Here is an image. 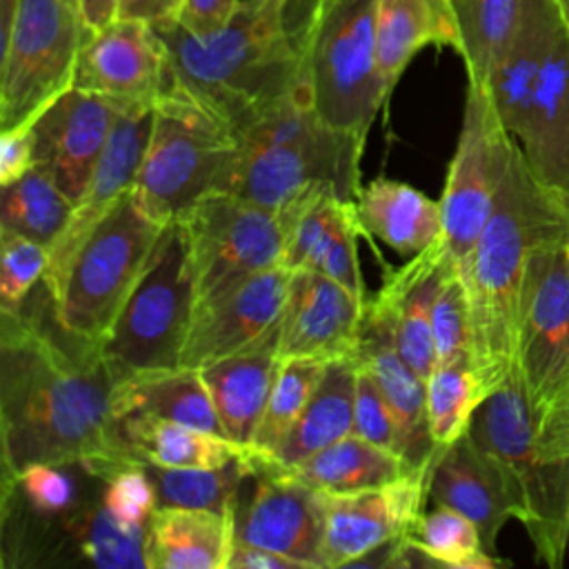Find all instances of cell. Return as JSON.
I'll return each instance as SVG.
<instances>
[{
	"label": "cell",
	"mask_w": 569,
	"mask_h": 569,
	"mask_svg": "<svg viewBox=\"0 0 569 569\" xmlns=\"http://www.w3.org/2000/svg\"><path fill=\"white\" fill-rule=\"evenodd\" d=\"M431 331L436 347V367L467 360L471 356L469 296L462 271L449 260L433 300Z\"/></svg>",
	"instance_id": "obj_41"
},
{
	"label": "cell",
	"mask_w": 569,
	"mask_h": 569,
	"mask_svg": "<svg viewBox=\"0 0 569 569\" xmlns=\"http://www.w3.org/2000/svg\"><path fill=\"white\" fill-rule=\"evenodd\" d=\"M120 436L131 453L158 467H189V469H218L242 458L251 451L233 440L189 427L182 422L160 420L151 416H124L118 420Z\"/></svg>",
	"instance_id": "obj_34"
},
{
	"label": "cell",
	"mask_w": 569,
	"mask_h": 569,
	"mask_svg": "<svg viewBox=\"0 0 569 569\" xmlns=\"http://www.w3.org/2000/svg\"><path fill=\"white\" fill-rule=\"evenodd\" d=\"M238 7L240 0H182L173 20L191 33H211L224 27Z\"/></svg>",
	"instance_id": "obj_47"
},
{
	"label": "cell",
	"mask_w": 569,
	"mask_h": 569,
	"mask_svg": "<svg viewBox=\"0 0 569 569\" xmlns=\"http://www.w3.org/2000/svg\"><path fill=\"white\" fill-rule=\"evenodd\" d=\"M113 411L118 420L151 416L224 436L200 369L173 367L127 376L113 385Z\"/></svg>",
	"instance_id": "obj_31"
},
{
	"label": "cell",
	"mask_w": 569,
	"mask_h": 569,
	"mask_svg": "<svg viewBox=\"0 0 569 569\" xmlns=\"http://www.w3.org/2000/svg\"><path fill=\"white\" fill-rule=\"evenodd\" d=\"M302 4L305 0L240 2L233 18L211 33H191L176 20L153 27L169 49L178 84L240 133L273 107L311 96Z\"/></svg>",
	"instance_id": "obj_2"
},
{
	"label": "cell",
	"mask_w": 569,
	"mask_h": 569,
	"mask_svg": "<svg viewBox=\"0 0 569 569\" xmlns=\"http://www.w3.org/2000/svg\"><path fill=\"white\" fill-rule=\"evenodd\" d=\"M36 167L31 127L0 131V187L9 184Z\"/></svg>",
	"instance_id": "obj_46"
},
{
	"label": "cell",
	"mask_w": 569,
	"mask_h": 569,
	"mask_svg": "<svg viewBox=\"0 0 569 569\" xmlns=\"http://www.w3.org/2000/svg\"><path fill=\"white\" fill-rule=\"evenodd\" d=\"M67 2H71L73 7H78V4H80V0H67Z\"/></svg>",
	"instance_id": "obj_54"
},
{
	"label": "cell",
	"mask_w": 569,
	"mask_h": 569,
	"mask_svg": "<svg viewBox=\"0 0 569 569\" xmlns=\"http://www.w3.org/2000/svg\"><path fill=\"white\" fill-rule=\"evenodd\" d=\"M238 142L240 133L173 78L153 107L133 193L156 218L171 222L198 198L224 189Z\"/></svg>",
	"instance_id": "obj_8"
},
{
	"label": "cell",
	"mask_w": 569,
	"mask_h": 569,
	"mask_svg": "<svg viewBox=\"0 0 569 569\" xmlns=\"http://www.w3.org/2000/svg\"><path fill=\"white\" fill-rule=\"evenodd\" d=\"M558 7H560V13H562V20L567 24V31H569V0H556Z\"/></svg>",
	"instance_id": "obj_52"
},
{
	"label": "cell",
	"mask_w": 569,
	"mask_h": 569,
	"mask_svg": "<svg viewBox=\"0 0 569 569\" xmlns=\"http://www.w3.org/2000/svg\"><path fill=\"white\" fill-rule=\"evenodd\" d=\"M291 269L273 267L196 302L180 367L202 369L269 336L287 300Z\"/></svg>",
	"instance_id": "obj_15"
},
{
	"label": "cell",
	"mask_w": 569,
	"mask_h": 569,
	"mask_svg": "<svg viewBox=\"0 0 569 569\" xmlns=\"http://www.w3.org/2000/svg\"><path fill=\"white\" fill-rule=\"evenodd\" d=\"M556 13V0H522L516 33L487 84L500 122L516 140L522 138L527 127L533 87L547 56Z\"/></svg>",
	"instance_id": "obj_28"
},
{
	"label": "cell",
	"mask_w": 569,
	"mask_h": 569,
	"mask_svg": "<svg viewBox=\"0 0 569 569\" xmlns=\"http://www.w3.org/2000/svg\"><path fill=\"white\" fill-rule=\"evenodd\" d=\"M153 127V107L120 109L91 182L73 204L60 236L49 247L44 291L53 298L62 284L67 267L87 236L109 216V211L131 191Z\"/></svg>",
	"instance_id": "obj_17"
},
{
	"label": "cell",
	"mask_w": 569,
	"mask_h": 569,
	"mask_svg": "<svg viewBox=\"0 0 569 569\" xmlns=\"http://www.w3.org/2000/svg\"><path fill=\"white\" fill-rule=\"evenodd\" d=\"M429 44L460 53L462 40L451 0H380L376 60L389 96L416 53Z\"/></svg>",
	"instance_id": "obj_29"
},
{
	"label": "cell",
	"mask_w": 569,
	"mask_h": 569,
	"mask_svg": "<svg viewBox=\"0 0 569 569\" xmlns=\"http://www.w3.org/2000/svg\"><path fill=\"white\" fill-rule=\"evenodd\" d=\"M113 385L96 347H69L24 307L0 311V480L42 462H87L107 480L138 462L120 436Z\"/></svg>",
	"instance_id": "obj_1"
},
{
	"label": "cell",
	"mask_w": 569,
	"mask_h": 569,
	"mask_svg": "<svg viewBox=\"0 0 569 569\" xmlns=\"http://www.w3.org/2000/svg\"><path fill=\"white\" fill-rule=\"evenodd\" d=\"M120 107L71 87L31 124L36 169L73 204L87 191Z\"/></svg>",
	"instance_id": "obj_19"
},
{
	"label": "cell",
	"mask_w": 569,
	"mask_h": 569,
	"mask_svg": "<svg viewBox=\"0 0 569 569\" xmlns=\"http://www.w3.org/2000/svg\"><path fill=\"white\" fill-rule=\"evenodd\" d=\"M427 476L429 467L380 487L322 493V569L351 567L369 551L402 538L429 500Z\"/></svg>",
	"instance_id": "obj_16"
},
{
	"label": "cell",
	"mask_w": 569,
	"mask_h": 569,
	"mask_svg": "<svg viewBox=\"0 0 569 569\" xmlns=\"http://www.w3.org/2000/svg\"><path fill=\"white\" fill-rule=\"evenodd\" d=\"M533 176L553 193H569V31L560 7L553 18L529 118L518 140Z\"/></svg>",
	"instance_id": "obj_23"
},
{
	"label": "cell",
	"mask_w": 569,
	"mask_h": 569,
	"mask_svg": "<svg viewBox=\"0 0 569 569\" xmlns=\"http://www.w3.org/2000/svg\"><path fill=\"white\" fill-rule=\"evenodd\" d=\"M325 365L327 362L300 358H289L280 362L276 382L271 387V393L267 398L262 418L251 442V473L262 460L271 458L278 451L287 433L300 418L302 409L307 407L316 385L320 382Z\"/></svg>",
	"instance_id": "obj_39"
},
{
	"label": "cell",
	"mask_w": 569,
	"mask_h": 569,
	"mask_svg": "<svg viewBox=\"0 0 569 569\" xmlns=\"http://www.w3.org/2000/svg\"><path fill=\"white\" fill-rule=\"evenodd\" d=\"M362 149L365 142L333 129L316 111L309 93L296 96L240 131L222 191L276 211L318 189L356 200Z\"/></svg>",
	"instance_id": "obj_4"
},
{
	"label": "cell",
	"mask_w": 569,
	"mask_h": 569,
	"mask_svg": "<svg viewBox=\"0 0 569 569\" xmlns=\"http://www.w3.org/2000/svg\"><path fill=\"white\" fill-rule=\"evenodd\" d=\"M144 529H131L116 522L102 502L84 518L78 536L80 560L100 569L144 567Z\"/></svg>",
	"instance_id": "obj_42"
},
{
	"label": "cell",
	"mask_w": 569,
	"mask_h": 569,
	"mask_svg": "<svg viewBox=\"0 0 569 569\" xmlns=\"http://www.w3.org/2000/svg\"><path fill=\"white\" fill-rule=\"evenodd\" d=\"M182 0H120L118 18L144 20V22H164L173 20Z\"/></svg>",
	"instance_id": "obj_50"
},
{
	"label": "cell",
	"mask_w": 569,
	"mask_h": 569,
	"mask_svg": "<svg viewBox=\"0 0 569 569\" xmlns=\"http://www.w3.org/2000/svg\"><path fill=\"white\" fill-rule=\"evenodd\" d=\"M71 209L73 202L36 167L0 187V227L40 242L47 251L64 229Z\"/></svg>",
	"instance_id": "obj_38"
},
{
	"label": "cell",
	"mask_w": 569,
	"mask_h": 569,
	"mask_svg": "<svg viewBox=\"0 0 569 569\" xmlns=\"http://www.w3.org/2000/svg\"><path fill=\"white\" fill-rule=\"evenodd\" d=\"M84 36L67 0H0V131L31 127L73 87Z\"/></svg>",
	"instance_id": "obj_9"
},
{
	"label": "cell",
	"mask_w": 569,
	"mask_h": 569,
	"mask_svg": "<svg viewBox=\"0 0 569 569\" xmlns=\"http://www.w3.org/2000/svg\"><path fill=\"white\" fill-rule=\"evenodd\" d=\"M356 360L378 382L393 409L405 440V458L416 467L431 465L438 447L427 422V380L400 356L389 322L365 305Z\"/></svg>",
	"instance_id": "obj_25"
},
{
	"label": "cell",
	"mask_w": 569,
	"mask_h": 569,
	"mask_svg": "<svg viewBox=\"0 0 569 569\" xmlns=\"http://www.w3.org/2000/svg\"><path fill=\"white\" fill-rule=\"evenodd\" d=\"M104 511L122 527L144 529L151 513L156 511L153 487L140 465L131 462L107 476L102 489Z\"/></svg>",
	"instance_id": "obj_45"
},
{
	"label": "cell",
	"mask_w": 569,
	"mask_h": 569,
	"mask_svg": "<svg viewBox=\"0 0 569 569\" xmlns=\"http://www.w3.org/2000/svg\"><path fill=\"white\" fill-rule=\"evenodd\" d=\"M469 436L496 462L538 562L560 569L569 549V458L540 453L531 402L516 367L480 402Z\"/></svg>",
	"instance_id": "obj_5"
},
{
	"label": "cell",
	"mask_w": 569,
	"mask_h": 569,
	"mask_svg": "<svg viewBox=\"0 0 569 569\" xmlns=\"http://www.w3.org/2000/svg\"><path fill=\"white\" fill-rule=\"evenodd\" d=\"M567 231L562 200L533 176L513 140L491 216L462 273L471 318L469 360L487 396L516 367L520 298L531 251Z\"/></svg>",
	"instance_id": "obj_3"
},
{
	"label": "cell",
	"mask_w": 569,
	"mask_h": 569,
	"mask_svg": "<svg viewBox=\"0 0 569 569\" xmlns=\"http://www.w3.org/2000/svg\"><path fill=\"white\" fill-rule=\"evenodd\" d=\"M431 565L451 569H496L505 560L491 556L478 527L460 511L442 505L422 511L405 533L402 567Z\"/></svg>",
	"instance_id": "obj_35"
},
{
	"label": "cell",
	"mask_w": 569,
	"mask_h": 569,
	"mask_svg": "<svg viewBox=\"0 0 569 569\" xmlns=\"http://www.w3.org/2000/svg\"><path fill=\"white\" fill-rule=\"evenodd\" d=\"M558 198L562 200V207H565V211L569 213V193H567V196H558Z\"/></svg>",
	"instance_id": "obj_53"
},
{
	"label": "cell",
	"mask_w": 569,
	"mask_h": 569,
	"mask_svg": "<svg viewBox=\"0 0 569 569\" xmlns=\"http://www.w3.org/2000/svg\"><path fill=\"white\" fill-rule=\"evenodd\" d=\"M251 478L249 502L236 507V538L284 553L305 569H322V491L267 467Z\"/></svg>",
	"instance_id": "obj_21"
},
{
	"label": "cell",
	"mask_w": 569,
	"mask_h": 569,
	"mask_svg": "<svg viewBox=\"0 0 569 569\" xmlns=\"http://www.w3.org/2000/svg\"><path fill=\"white\" fill-rule=\"evenodd\" d=\"M356 358H342L325 365L322 378L316 385L300 418L278 447V451L262 460L260 467H293L353 431V400H356ZM253 471V473H256Z\"/></svg>",
	"instance_id": "obj_32"
},
{
	"label": "cell",
	"mask_w": 569,
	"mask_h": 569,
	"mask_svg": "<svg viewBox=\"0 0 569 569\" xmlns=\"http://www.w3.org/2000/svg\"><path fill=\"white\" fill-rule=\"evenodd\" d=\"M236 511L156 507L147 522V569H227Z\"/></svg>",
	"instance_id": "obj_27"
},
{
	"label": "cell",
	"mask_w": 569,
	"mask_h": 569,
	"mask_svg": "<svg viewBox=\"0 0 569 569\" xmlns=\"http://www.w3.org/2000/svg\"><path fill=\"white\" fill-rule=\"evenodd\" d=\"M358 362V360H356ZM353 431L373 445H380L405 458V440L400 422L389 407L385 393L371 373L360 367L356 373V400H353Z\"/></svg>",
	"instance_id": "obj_44"
},
{
	"label": "cell",
	"mask_w": 569,
	"mask_h": 569,
	"mask_svg": "<svg viewBox=\"0 0 569 569\" xmlns=\"http://www.w3.org/2000/svg\"><path fill=\"white\" fill-rule=\"evenodd\" d=\"M536 445L547 458H569V391L536 422Z\"/></svg>",
	"instance_id": "obj_48"
},
{
	"label": "cell",
	"mask_w": 569,
	"mask_h": 569,
	"mask_svg": "<svg viewBox=\"0 0 569 569\" xmlns=\"http://www.w3.org/2000/svg\"><path fill=\"white\" fill-rule=\"evenodd\" d=\"M280 362L276 327L253 347L200 369L222 433L249 451Z\"/></svg>",
	"instance_id": "obj_26"
},
{
	"label": "cell",
	"mask_w": 569,
	"mask_h": 569,
	"mask_svg": "<svg viewBox=\"0 0 569 569\" xmlns=\"http://www.w3.org/2000/svg\"><path fill=\"white\" fill-rule=\"evenodd\" d=\"M173 78L169 49L158 29L144 20L116 18L98 31H87L73 87L120 109L156 107Z\"/></svg>",
	"instance_id": "obj_14"
},
{
	"label": "cell",
	"mask_w": 569,
	"mask_h": 569,
	"mask_svg": "<svg viewBox=\"0 0 569 569\" xmlns=\"http://www.w3.org/2000/svg\"><path fill=\"white\" fill-rule=\"evenodd\" d=\"M485 398L469 358L436 367L427 380V422L433 445L442 449L465 436Z\"/></svg>",
	"instance_id": "obj_40"
},
{
	"label": "cell",
	"mask_w": 569,
	"mask_h": 569,
	"mask_svg": "<svg viewBox=\"0 0 569 569\" xmlns=\"http://www.w3.org/2000/svg\"><path fill=\"white\" fill-rule=\"evenodd\" d=\"M513 140L500 122L489 91L467 82L462 129L440 196L442 240L449 260L462 273L491 216Z\"/></svg>",
	"instance_id": "obj_13"
},
{
	"label": "cell",
	"mask_w": 569,
	"mask_h": 569,
	"mask_svg": "<svg viewBox=\"0 0 569 569\" xmlns=\"http://www.w3.org/2000/svg\"><path fill=\"white\" fill-rule=\"evenodd\" d=\"M120 0H80L78 11L87 31H98L118 18Z\"/></svg>",
	"instance_id": "obj_51"
},
{
	"label": "cell",
	"mask_w": 569,
	"mask_h": 569,
	"mask_svg": "<svg viewBox=\"0 0 569 569\" xmlns=\"http://www.w3.org/2000/svg\"><path fill=\"white\" fill-rule=\"evenodd\" d=\"M240 2H249V0H240Z\"/></svg>",
	"instance_id": "obj_55"
},
{
	"label": "cell",
	"mask_w": 569,
	"mask_h": 569,
	"mask_svg": "<svg viewBox=\"0 0 569 569\" xmlns=\"http://www.w3.org/2000/svg\"><path fill=\"white\" fill-rule=\"evenodd\" d=\"M49 251L40 242L0 227V311H20L44 278Z\"/></svg>",
	"instance_id": "obj_43"
},
{
	"label": "cell",
	"mask_w": 569,
	"mask_h": 569,
	"mask_svg": "<svg viewBox=\"0 0 569 569\" xmlns=\"http://www.w3.org/2000/svg\"><path fill=\"white\" fill-rule=\"evenodd\" d=\"M196 309V287L184 238L171 220L156 251L118 311L107 336L96 345L111 378L180 367V353Z\"/></svg>",
	"instance_id": "obj_10"
},
{
	"label": "cell",
	"mask_w": 569,
	"mask_h": 569,
	"mask_svg": "<svg viewBox=\"0 0 569 569\" xmlns=\"http://www.w3.org/2000/svg\"><path fill=\"white\" fill-rule=\"evenodd\" d=\"M447 262L445 240H438L402 267L387 271L382 287L367 298V305L389 322L400 356L425 380L436 369L431 313Z\"/></svg>",
	"instance_id": "obj_24"
},
{
	"label": "cell",
	"mask_w": 569,
	"mask_h": 569,
	"mask_svg": "<svg viewBox=\"0 0 569 569\" xmlns=\"http://www.w3.org/2000/svg\"><path fill=\"white\" fill-rule=\"evenodd\" d=\"M278 213L287 269L325 273L358 298H369L358 260V236L365 231L358 222L356 200H345L333 189H318Z\"/></svg>",
	"instance_id": "obj_20"
},
{
	"label": "cell",
	"mask_w": 569,
	"mask_h": 569,
	"mask_svg": "<svg viewBox=\"0 0 569 569\" xmlns=\"http://www.w3.org/2000/svg\"><path fill=\"white\" fill-rule=\"evenodd\" d=\"M567 216H569V213H567Z\"/></svg>",
	"instance_id": "obj_56"
},
{
	"label": "cell",
	"mask_w": 569,
	"mask_h": 569,
	"mask_svg": "<svg viewBox=\"0 0 569 569\" xmlns=\"http://www.w3.org/2000/svg\"><path fill=\"white\" fill-rule=\"evenodd\" d=\"M516 369L538 422L569 391V231L531 251L520 298Z\"/></svg>",
	"instance_id": "obj_12"
},
{
	"label": "cell",
	"mask_w": 569,
	"mask_h": 569,
	"mask_svg": "<svg viewBox=\"0 0 569 569\" xmlns=\"http://www.w3.org/2000/svg\"><path fill=\"white\" fill-rule=\"evenodd\" d=\"M167 224L131 187L73 253L58 293L49 298L58 329L96 347L142 278Z\"/></svg>",
	"instance_id": "obj_7"
},
{
	"label": "cell",
	"mask_w": 569,
	"mask_h": 569,
	"mask_svg": "<svg viewBox=\"0 0 569 569\" xmlns=\"http://www.w3.org/2000/svg\"><path fill=\"white\" fill-rule=\"evenodd\" d=\"M380 0H305L302 42L316 111L338 131L367 142L389 100L378 71L376 27Z\"/></svg>",
	"instance_id": "obj_6"
},
{
	"label": "cell",
	"mask_w": 569,
	"mask_h": 569,
	"mask_svg": "<svg viewBox=\"0 0 569 569\" xmlns=\"http://www.w3.org/2000/svg\"><path fill=\"white\" fill-rule=\"evenodd\" d=\"M227 569H305V565L284 553L236 538Z\"/></svg>",
	"instance_id": "obj_49"
},
{
	"label": "cell",
	"mask_w": 569,
	"mask_h": 569,
	"mask_svg": "<svg viewBox=\"0 0 569 569\" xmlns=\"http://www.w3.org/2000/svg\"><path fill=\"white\" fill-rule=\"evenodd\" d=\"M356 213L367 236L400 256H416L442 240L440 200L400 180H371L356 198Z\"/></svg>",
	"instance_id": "obj_30"
},
{
	"label": "cell",
	"mask_w": 569,
	"mask_h": 569,
	"mask_svg": "<svg viewBox=\"0 0 569 569\" xmlns=\"http://www.w3.org/2000/svg\"><path fill=\"white\" fill-rule=\"evenodd\" d=\"M427 498L467 516L478 527L485 549L498 553V536L513 518V507L496 462L469 431L433 456Z\"/></svg>",
	"instance_id": "obj_22"
},
{
	"label": "cell",
	"mask_w": 569,
	"mask_h": 569,
	"mask_svg": "<svg viewBox=\"0 0 569 569\" xmlns=\"http://www.w3.org/2000/svg\"><path fill=\"white\" fill-rule=\"evenodd\" d=\"M267 469L282 471L293 480L322 493H345V491L380 487L425 467H416L407 458L380 445H373L371 440L351 431L293 467H284V469L267 467Z\"/></svg>",
	"instance_id": "obj_33"
},
{
	"label": "cell",
	"mask_w": 569,
	"mask_h": 569,
	"mask_svg": "<svg viewBox=\"0 0 569 569\" xmlns=\"http://www.w3.org/2000/svg\"><path fill=\"white\" fill-rule=\"evenodd\" d=\"M251 456L218 469L158 467L142 460L140 465L153 487L158 507L236 511L240 485L251 476Z\"/></svg>",
	"instance_id": "obj_37"
},
{
	"label": "cell",
	"mask_w": 569,
	"mask_h": 569,
	"mask_svg": "<svg viewBox=\"0 0 569 569\" xmlns=\"http://www.w3.org/2000/svg\"><path fill=\"white\" fill-rule=\"evenodd\" d=\"M367 300L333 278L298 269L291 271L287 300L278 322V353L333 362L356 358Z\"/></svg>",
	"instance_id": "obj_18"
},
{
	"label": "cell",
	"mask_w": 569,
	"mask_h": 569,
	"mask_svg": "<svg viewBox=\"0 0 569 569\" xmlns=\"http://www.w3.org/2000/svg\"><path fill=\"white\" fill-rule=\"evenodd\" d=\"M460 29V58L471 84L485 87L507 51L518 20L522 0H451Z\"/></svg>",
	"instance_id": "obj_36"
},
{
	"label": "cell",
	"mask_w": 569,
	"mask_h": 569,
	"mask_svg": "<svg viewBox=\"0 0 569 569\" xmlns=\"http://www.w3.org/2000/svg\"><path fill=\"white\" fill-rule=\"evenodd\" d=\"M182 231L196 302L282 264V220L276 209L213 191L173 218Z\"/></svg>",
	"instance_id": "obj_11"
}]
</instances>
